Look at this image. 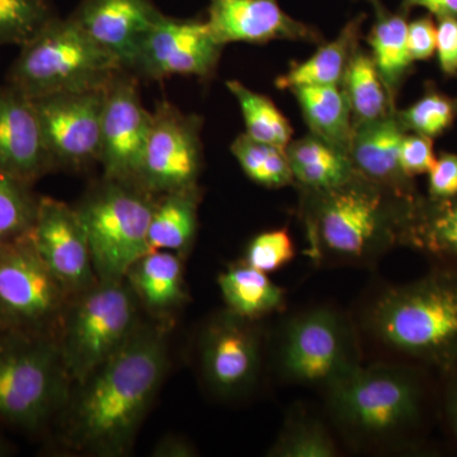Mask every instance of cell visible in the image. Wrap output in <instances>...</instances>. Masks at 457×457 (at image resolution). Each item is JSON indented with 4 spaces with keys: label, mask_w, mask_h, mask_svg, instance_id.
<instances>
[{
    "label": "cell",
    "mask_w": 457,
    "mask_h": 457,
    "mask_svg": "<svg viewBox=\"0 0 457 457\" xmlns=\"http://www.w3.org/2000/svg\"><path fill=\"white\" fill-rule=\"evenodd\" d=\"M38 200L32 185L0 170V245L29 236L37 215Z\"/></svg>",
    "instance_id": "32"
},
{
    "label": "cell",
    "mask_w": 457,
    "mask_h": 457,
    "mask_svg": "<svg viewBox=\"0 0 457 457\" xmlns=\"http://www.w3.org/2000/svg\"><path fill=\"white\" fill-rule=\"evenodd\" d=\"M328 392L337 420L360 437H395L422 420L425 393L407 369L357 366Z\"/></svg>",
    "instance_id": "7"
},
{
    "label": "cell",
    "mask_w": 457,
    "mask_h": 457,
    "mask_svg": "<svg viewBox=\"0 0 457 457\" xmlns=\"http://www.w3.org/2000/svg\"><path fill=\"white\" fill-rule=\"evenodd\" d=\"M218 284L228 311L249 320L278 311L285 303L284 290L245 262L221 272Z\"/></svg>",
    "instance_id": "28"
},
{
    "label": "cell",
    "mask_w": 457,
    "mask_h": 457,
    "mask_svg": "<svg viewBox=\"0 0 457 457\" xmlns=\"http://www.w3.org/2000/svg\"><path fill=\"white\" fill-rule=\"evenodd\" d=\"M337 447L332 436L317 420H294L285 427L269 456L273 457H333Z\"/></svg>",
    "instance_id": "35"
},
{
    "label": "cell",
    "mask_w": 457,
    "mask_h": 457,
    "mask_svg": "<svg viewBox=\"0 0 457 457\" xmlns=\"http://www.w3.org/2000/svg\"><path fill=\"white\" fill-rule=\"evenodd\" d=\"M400 123L407 132L436 137L445 134L457 119V98L440 90L428 89L411 106L396 110Z\"/></svg>",
    "instance_id": "34"
},
{
    "label": "cell",
    "mask_w": 457,
    "mask_h": 457,
    "mask_svg": "<svg viewBox=\"0 0 457 457\" xmlns=\"http://www.w3.org/2000/svg\"><path fill=\"white\" fill-rule=\"evenodd\" d=\"M0 170L33 185L54 170L35 102L0 86Z\"/></svg>",
    "instance_id": "19"
},
{
    "label": "cell",
    "mask_w": 457,
    "mask_h": 457,
    "mask_svg": "<svg viewBox=\"0 0 457 457\" xmlns=\"http://www.w3.org/2000/svg\"><path fill=\"white\" fill-rule=\"evenodd\" d=\"M68 381L54 337L0 335V418L37 429L64 404Z\"/></svg>",
    "instance_id": "8"
},
{
    "label": "cell",
    "mask_w": 457,
    "mask_h": 457,
    "mask_svg": "<svg viewBox=\"0 0 457 457\" xmlns=\"http://www.w3.org/2000/svg\"><path fill=\"white\" fill-rule=\"evenodd\" d=\"M125 71L71 17H56L20 47L5 83L36 99L62 92L104 88Z\"/></svg>",
    "instance_id": "4"
},
{
    "label": "cell",
    "mask_w": 457,
    "mask_h": 457,
    "mask_svg": "<svg viewBox=\"0 0 457 457\" xmlns=\"http://www.w3.org/2000/svg\"><path fill=\"white\" fill-rule=\"evenodd\" d=\"M167 369L163 330L137 324L125 345L78 384L79 392L66 422L71 446L90 455H126Z\"/></svg>",
    "instance_id": "1"
},
{
    "label": "cell",
    "mask_w": 457,
    "mask_h": 457,
    "mask_svg": "<svg viewBox=\"0 0 457 457\" xmlns=\"http://www.w3.org/2000/svg\"><path fill=\"white\" fill-rule=\"evenodd\" d=\"M224 49L206 20L163 14L144 38L131 73L154 82L173 77L210 82Z\"/></svg>",
    "instance_id": "13"
},
{
    "label": "cell",
    "mask_w": 457,
    "mask_h": 457,
    "mask_svg": "<svg viewBox=\"0 0 457 457\" xmlns=\"http://www.w3.org/2000/svg\"><path fill=\"white\" fill-rule=\"evenodd\" d=\"M163 14L153 0H82L69 17L131 73L144 38Z\"/></svg>",
    "instance_id": "18"
},
{
    "label": "cell",
    "mask_w": 457,
    "mask_h": 457,
    "mask_svg": "<svg viewBox=\"0 0 457 457\" xmlns=\"http://www.w3.org/2000/svg\"><path fill=\"white\" fill-rule=\"evenodd\" d=\"M150 126L152 112L141 99L139 78L119 71L107 84L104 97L99 155L104 177L137 180Z\"/></svg>",
    "instance_id": "14"
},
{
    "label": "cell",
    "mask_w": 457,
    "mask_h": 457,
    "mask_svg": "<svg viewBox=\"0 0 457 457\" xmlns=\"http://www.w3.org/2000/svg\"><path fill=\"white\" fill-rule=\"evenodd\" d=\"M106 87L33 99L54 170L83 171L99 164Z\"/></svg>",
    "instance_id": "12"
},
{
    "label": "cell",
    "mask_w": 457,
    "mask_h": 457,
    "mask_svg": "<svg viewBox=\"0 0 457 457\" xmlns=\"http://www.w3.org/2000/svg\"><path fill=\"white\" fill-rule=\"evenodd\" d=\"M371 327L394 351L450 372L457 368V270L438 266L425 278L385 291Z\"/></svg>",
    "instance_id": "3"
},
{
    "label": "cell",
    "mask_w": 457,
    "mask_h": 457,
    "mask_svg": "<svg viewBox=\"0 0 457 457\" xmlns=\"http://www.w3.org/2000/svg\"><path fill=\"white\" fill-rule=\"evenodd\" d=\"M279 365L295 383L327 387L360 366L350 328L329 309L305 312L288 324Z\"/></svg>",
    "instance_id": "11"
},
{
    "label": "cell",
    "mask_w": 457,
    "mask_h": 457,
    "mask_svg": "<svg viewBox=\"0 0 457 457\" xmlns=\"http://www.w3.org/2000/svg\"><path fill=\"white\" fill-rule=\"evenodd\" d=\"M71 299L29 237L0 245V335L56 338Z\"/></svg>",
    "instance_id": "9"
},
{
    "label": "cell",
    "mask_w": 457,
    "mask_h": 457,
    "mask_svg": "<svg viewBox=\"0 0 457 457\" xmlns=\"http://www.w3.org/2000/svg\"><path fill=\"white\" fill-rule=\"evenodd\" d=\"M437 156L433 150V139L423 135L407 132L400 145L399 162L402 170L409 179H416L420 174H428Z\"/></svg>",
    "instance_id": "37"
},
{
    "label": "cell",
    "mask_w": 457,
    "mask_h": 457,
    "mask_svg": "<svg viewBox=\"0 0 457 457\" xmlns=\"http://www.w3.org/2000/svg\"><path fill=\"white\" fill-rule=\"evenodd\" d=\"M230 311L215 315L201 338V363L207 384L222 398L248 392L260 372L257 329Z\"/></svg>",
    "instance_id": "16"
},
{
    "label": "cell",
    "mask_w": 457,
    "mask_h": 457,
    "mask_svg": "<svg viewBox=\"0 0 457 457\" xmlns=\"http://www.w3.org/2000/svg\"><path fill=\"white\" fill-rule=\"evenodd\" d=\"M445 411H446L447 422H449L453 437L457 441V375L447 389L445 399Z\"/></svg>",
    "instance_id": "43"
},
{
    "label": "cell",
    "mask_w": 457,
    "mask_h": 457,
    "mask_svg": "<svg viewBox=\"0 0 457 457\" xmlns=\"http://www.w3.org/2000/svg\"><path fill=\"white\" fill-rule=\"evenodd\" d=\"M182 258L170 251L149 252L126 276L137 300L156 315L170 314L187 300Z\"/></svg>",
    "instance_id": "24"
},
{
    "label": "cell",
    "mask_w": 457,
    "mask_h": 457,
    "mask_svg": "<svg viewBox=\"0 0 457 457\" xmlns=\"http://www.w3.org/2000/svg\"><path fill=\"white\" fill-rule=\"evenodd\" d=\"M295 246L286 228L263 231L246 246L245 263L261 272L278 270L293 261Z\"/></svg>",
    "instance_id": "36"
},
{
    "label": "cell",
    "mask_w": 457,
    "mask_h": 457,
    "mask_svg": "<svg viewBox=\"0 0 457 457\" xmlns=\"http://www.w3.org/2000/svg\"><path fill=\"white\" fill-rule=\"evenodd\" d=\"M158 195L134 180L102 177L75 206L88 236L98 281H121L149 253L150 220Z\"/></svg>",
    "instance_id": "5"
},
{
    "label": "cell",
    "mask_w": 457,
    "mask_h": 457,
    "mask_svg": "<svg viewBox=\"0 0 457 457\" xmlns=\"http://www.w3.org/2000/svg\"><path fill=\"white\" fill-rule=\"evenodd\" d=\"M290 92L299 104L309 132L348 155L353 119L343 87H300Z\"/></svg>",
    "instance_id": "26"
},
{
    "label": "cell",
    "mask_w": 457,
    "mask_h": 457,
    "mask_svg": "<svg viewBox=\"0 0 457 457\" xmlns=\"http://www.w3.org/2000/svg\"><path fill=\"white\" fill-rule=\"evenodd\" d=\"M227 88L239 104L248 137L281 147L290 144L293 128L272 99L236 79L228 80Z\"/></svg>",
    "instance_id": "30"
},
{
    "label": "cell",
    "mask_w": 457,
    "mask_h": 457,
    "mask_svg": "<svg viewBox=\"0 0 457 457\" xmlns=\"http://www.w3.org/2000/svg\"><path fill=\"white\" fill-rule=\"evenodd\" d=\"M204 119L163 99L152 112V126L137 180L154 195L200 187L204 170Z\"/></svg>",
    "instance_id": "10"
},
{
    "label": "cell",
    "mask_w": 457,
    "mask_h": 457,
    "mask_svg": "<svg viewBox=\"0 0 457 457\" xmlns=\"http://www.w3.org/2000/svg\"><path fill=\"white\" fill-rule=\"evenodd\" d=\"M56 17L53 0H0V46H23Z\"/></svg>",
    "instance_id": "33"
},
{
    "label": "cell",
    "mask_w": 457,
    "mask_h": 457,
    "mask_svg": "<svg viewBox=\"0 0 457 457\" xmlns=\"http://www.w3.org/2000/svg\"><path fill=\"white\" fill-rule=\"evenodd\" d=\"M194 445L179 436H167L155 445L152 451L154 457H192L197 455Z\"/></svg>",
    "instance_id": "42"
},
{
    "label": "cell",
    "mask_w": 457,
    "mask_h": 457,
    "mask_svg": "<svg viewBox=\"0 0 457 457\" xmlns=\"http://www.w3.org/2000/svg\"><path fill=\"white\" fill-rule=\"evenodd\" d=\"M207 23L221 45H266L272 41L321 44L314 26L291 17L278 0H207Z\"/></svg>",
    "instance_id": "17"
},
{
    "label": "cell",
    "mask_w": 457,
    "mask_h": 457,
    "mask_svg": "<svg viewBox=\"0 0 457 457\" xmlns=\"http://www.w3.org/2000/svg\"><path fill=\"white\" fill-rule=\"evenodd\" d=\"M407 131L396 111L376 121L353 125L350 158L354 170L372 182L408 197L420 196L416 179H409L399 162L400 145Z\"/></svg>",
    "instance_id": "20"
},
{
    "label": "cell",
    "mask_w": 457,
    "mask_h": 457,
    "mask_svg": "<svg viewBox=\"0 0 457 457\" xmlns=\"http://www.w3.org/2000/svg\"><path fill=\"white\" fill-rule=\"evenodd\" d=\"M9 453V446L3 438H0V456H7Z\"/></svg>",
    "instance_id": "44"
},
{
    "label": "cell",
    "mask_w": 457,
    "mask_h": 457,
    "mask_svg": "<svg viewBox=\"0 0 457 457\" xmlns=\"http://www.w3.org/2000/svg\"><path fill=\"white\" fill-rule=\"evenodd\" d=\"M29 237L71 297L97 284L88 236L75 207L55 198L40 197Z\"/></svg>",
    "instance_id": "15"
},
{
    "label": "cell",
    "mask_w": 457,
    "mask_h": 457,
    "mask_svg": "<svg viewBox=\"0 0 457 457\" xmlns=\"http://www.w3.org/2000/svg\"><path fill=\"white\" fill-rule=\"evenodd\" d=\"M231 154L249 179L267 188L294 186L286 147L252 139L243 132L230 145Z\"/></svg>",
    "instance_id": "31"
},
{
    "label": "cell",
    "mask_w": 457,
    "mask_h": 457,
    "mask_svg": "<svg viewBox=\"0 0 457 457\" xmlns=\"http://www.w3.org/2000/svg\"><path fill=\"white\" fill-rule=\"evenodd\" d=\"M369 3L374 12V22L366 41L385 88L396 104L400 89L414 68L408 47L409 12L402 8L392 11L383 0Z\"/></svg>",
    "instance_id": "21"
},
{
    "label": "cell",
    "mask_w": 457,
    "mask_h": 457,
    "mask_svg": "<svg viewBox=\"0 0 457 457\" xmlns=\"http://www.w3.org/2000/svg\"><path fill=\"white\" fill-rule=\"evenodd\" d=\"M139 323L137 297L126 279L98 281L71 297L56 336L69 380L83 383L125 345Z\"/></svg>",
    "instance_id": "6"
},
{
    "label": "cell",
    "mask_w": 457,
    "mask_h": 457,
    "mask_svg": "<svg viewBox=\"0 0 457 457\" xmlns=\"http://www.w3.org/2000/svg\"><path fill=\"white\" fill-rule=\"evenodd\" d=\"M286 154L293 171L294 186L297 187H335L357 173L348 155L328 145L311 132L291 140L286 146Z\"/></svg>",
    "instance_id": "27"
},
{
    "label": "cell",
    "mask_w": 457,
    "mask_h": 457,
    "mask_svg": "<svg viewBox=\"0 0 457 457\" xmlns=\"http://www.w3.org/2000/svg\"><path fill=\"white\" fill-rule=\"evenodd\" d=\"M457 195V154L441 153L428 173V194L431 198H450Z\"/></svg>",
    "instance_id": "39"
},
{
    "label": "cell",
    "mask_w": 457,
    "mask_h": 457,
    "mask_svg": "<svg viewBox=\"0 0 457 457\" xmlns=\"http://www.w3.org/2000/svg\"><path fill=\"white\" fill-rule=\"evenodd\" d=\"M296 188L312 257L353 264L402 245L409 212L420 196H404L359 173L335 187Z\"/></svg>",
    "instance_id": "2"
},
{
    "label": "cell",
    "mask_w": 457,
    "mask_h": 457,
    "mask_svg": "<svg viewBox=\"0 0 457 457\" xmlns=\"http://www.w3.org/2000/svg\"><path fill=\"white\" fill-rule=\"evenodd\" d=\"M402 245L457 270V195L442 200L420 195L409 212Z\"/></svg>",
    "instance_id": "22"
},
{
    "label": "cell",
    "mask_w": 457,
    "mask_h": 457,
    "mask_svg": "<svg viewBox=\"0 0 457 457\" xmlns=\"http://www.w3.org/2000/svg\"><path fill=\"white\" fill-rule=\"evenodd\" d=\"M200 187L168 192L156 197L149 225V252L170 251L182 255L191 251L198 228Z\"/></svg>",
    "instance_id": "25"
},
{
    "label": "cell",
    "mask_w": 457,
    "mask_h": 457,
    "mask_svg": "<svg viewBox=\"0 0 457 457\" xmlns=\"http://www.w3.org/2000/svg\"><path fill=\"white\" fill-rule=\"evenodd\" d=\"M352 111L353 125L383 119L398 110L385 88L370 51L360 46L342 84Z\"/></svg>",
    "instance_id": "29"
},
{
    "label": "cell",
    "mask_w": 457,
    "mask_h": 457,
    "mask_svg": "<svg viewBox=\"0 0 457 457\" xmlns=\"http://www.w3.org/2000/svg\"><path fill=\"white\" fill-rule=\"evenodd\" d=\"M368 16L357 14L342 27L332 41L321 42L318 50L303 62H293L276 80L279 89L300 87L342 86L354 54L361 46L362 29Z\"/></svg>",
    "instance_id": "23"
},
{
    "label": "cell",
    "mask_w": 457,
    "mask_h": 457,
    "mask_svg": "<svg viewBox=\"0 0 457 457\" xmlns=\"http://www.w3.org/2000/svg\"><path fill=\"white\" fill-rule=\"evenodd\" d=\"M437 22L438 65L446 77L457 75V18H440Z\"/></svg>",
    "instance_id": "40"
},
{
    "label": "cell",
    "mask_w": 457,
    "mask_h": 457,
    "mask_svg": "<svg viewBox=\"0 0 457 457\" xmlns=\"http://www.w3.org/2000/svg\"><path fill=\"white\" fill-rule=\"evenodd\" d=\"M400 8L411 13V9L423 8L428 14L440 18H457V0H403Z\"/></svg>",
    "instance_id": "41"
},
{
    "label": "cell",
    "mask_w": 457,
    "mask_h": 457,
    "mask_svg": "<svg viewBox=\"0 0 457 457\" xmlns=\"http://www.w3.org/2000/svg\"><path fill=\"white\" fill-rule=\"evenodd\" d=\"M437 46V22L431 14L417 18L408 23V47L411 59L426 62L436 54Z\"/></svg>",
    "instance_id": "38"
}]
</instances>
